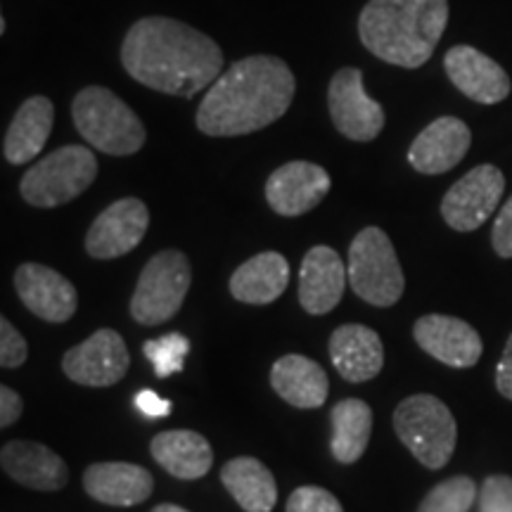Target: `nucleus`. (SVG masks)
I'll return each mask as SVG.
<instances>
[{
  "mask_svg": "<svg viewBox=\"0 0 512 512\" xmlns=\"http://www.w3.org/2000/svg\"><path fill=\"white\" fill-rule=\"evenodd\" d=\"M332 188L328 171L313 162H290L266 181V200L280 216H302L325 200Z\"/></svg>",
  "mask_w": 512,
  "mask_h": 512,
  "instance_id": "nucleus-14",
  "label": "nucleus"
},
{
  "mask_svg": "<svg viewBox=\"0 0 512 512\" xmlns=\"http://www.w3.org/2000/svg\"><path fill=\"white\" fill-rule=\"evenodd\" d=\"M136 408L147 418H166V415L171 413V401L169 399H162V396L152 392V389H143L136 396Z\"/></svg>",
  "mask_w": 512,
  "mask_h": 512,
  "instance_id": "nucleus-35",
  "label": "nucleus"
},
{
  "mask_svg": "<svg viewBox=\"0 0 512 512\" xmlns=\"http://www.w3.org/2000/svg\"><path fill=\"white\" fill-rule=\"evenodd\" d=\"M285 512H344V508L323 486H299L287 498Z\"/></svg>",
  "mask_w": 512,
  "mask_h": 512,
  "instance_id": "nucleus-30",
  "label": "nucleus"
},
{
  "mask_svg": "<svg viewBox=\"0 0 512 512\" xmlns=\"http://www.w3.org/2000/svg\"><path fill=\"white\" fill-rule=\"evenodd\" d=\"M477 496V484L470 477H451L422 498L418 512H470Z\"/></svg>",
  "mask_w": 512,
  "mask_h": 512,
  "instance_id": "nucleus-28",
  "label": "nucleus"
},
{
  "mask_svg": "<svg viewBox=\"0 0 512 512\" xmlns=\"http://www.w3.org/2000/svg\"><path fill=\"white\" fill-rule=\"evenodd\" d=\"M496 387L505 399L512 401V335L508 337V344H505L501 361H498Z\"/></svg>",
  "mask_w": 512,
  "mask_h": 512,
  "instance_id": "nucleus-36",
  "label": "nucleus"
},
{
  "mask_svg": "<svg viewBox=\"0 0 512 512\" xmlns=\"http://www.w3.org/2000/svg\"><path fill=\"white\" fill-rule=\"evenodd\" d=\"M29 356L27 339L22 337L15 325L8 318H0V366L19 368Z\"/></svg>",
  "mask_w": 512,
  "mask_h": 512,
  "instance_id": "nucleus-32",
  "label": "nucleus"
},
{
  "mask_svg": "<svg viewBox=\"0 0 512 512\" xmlns=\"http://www.w3.org/2000/svg\"><path fill=\"white\" fill-rule=\"evenodd\" d=\"M190 351L188 337L181 332H169L159 339H147L143 344V354L152 363L157 377H171L181 373L185 366V356Z\"/></svg>",
  "mask_w": 512,
  "mask_h": 512,
  "instance_id": "nucleus-29",
  "label": "nucleus"
},
{
  "mask_svg": "<svg viewBox=\"0 0 512 512\" xmlns=\"http://www.w3.org/2000/svg\"><path fill=\"white\" fill-rule=\"evenodd\" d=\"M394 430L418 463L430 470H441L456 451V418L446 403L432 394L403 399L394 411Z\"/></svg>",
  "mask_w": 512,
  "mask_h": 512,
  "instance_id": "nucleus-5",
  "label": "nucleus"
},
{
  "mask_svg": "<svg viewBox=\"0 0 512 512\" xmlns=\"http://www.w3.org/2000/svg\"><path fill=\"white\" fill-rule=\"evenodd\" d=\"M150 512H188V510L181 508V505H174V503H162V505H157V508H152Z\"/></svg>",
  "mask_w": 512,
  "mask_h": 512,
  "instance_id": "nucleus-37",
  "label": "nucleus"
},
{
  "mask_svg": "<svg viewBox=\"0 0 512 512\" xmlns=\"http://www.w3.org/2000/svg\"><path fill=\"white\" fill-rule=\"evenodd\" d=\"M330 451L337 463L354 465L363 458L373 432V411L366 401L344 399L332 406Z\"/></svg>",
  "mask_w": 512,
  "mask_h": 512,
  "instance_id": "nucleus-27",
  "label": "nucleus"
},
{
  "mask_svg": "<svg viewBox=\"0 0 512 512\" xmlns=\"http://www.w3.org/2000/svg\"><path fill=\"white\" fill-rule=\"evenodd\" d=\"M83 489L93 501L131 508L145 503L155 491V479L133 463H93L83 472Z\"/></svg>",
  "mask_w": 512,
  "mask_h": 512,
  "instance_id": "nucleus-20",
  "label": "nucleus"
},
{
  "mask_svg": "<svg viewBox=\"0 0 512 512\" xmlns=\"http://www.w3.org/2000/svg\"><path fill=\"white\" fill-rule=\"evenodd\" d=\"M448 24V0H370L358 36L370 55L403 69L430 60Z\"/></svg>",
  "mask_w": 512,
  "mask_h": 512,
  "instance_id": "nucleus-3",
  "label": "nucleus"
},
{
  "mask_svg": "<svg viewBox=\"0 0 512 512\" xmlns=\"http://www.w3.org/2000/svg\"><path fill=\"white\" fill-rule=\"evenodd\" d=\"M150 453L176 479H202L214 465V451L200 432L169 430L150 441Z\"/></svg>",
  "mask_w": 512,
  "mask_h": 512,
  "instance_id": "nucleus-24",
  "label": "nucleus"
},
{
  "mask_svg": "<svg viewBox=\"0 0 512 512\" xmlns=\"http://www.w3.org/2000/svg\"><path fill=\"white\" fill-rule=\"evenodd\" d=\"M271 387L294 408H320L328 399L330 384L325 370L311 358L287 354L273 363Z\"/></svg>",
  "mask_w": 512,
  "mask_h": 512,
  "instance_id": "nucleus-23",
  "label": "nucleus"
},
{
  "mask_svg": "<svg viewBox=\"0 0 512 512\" xmlns=\"http://www.w3.org/2000/svg\"><path fill=\"white\" fill-rule=\"evenodd\" d=\"M330 117L344 138L356 143H370L382 133L384 110L363 86V72L356 67H344L332 76L328 88Z\"/></svg>",
  "mask_w": 512,
  "mask_h": 512,
  "instance_id": "nucleus-10",
  "label": "nucleus"
},
{
  "mask_svg": "<svg viewBox=\"0 0 512 512\" xmlns=\"http://www.w3.org/2000/svg\"><path fill=\"white\" fill-rule=\"evenodd\" d=\"M147 226H150V211L138 197H124L110 204L86 235V252L93 259L110 261L133 252L143 242Z\"/></svg>",
  "mask_w": 512,
  "mask_h": 512,
  "instance_id": "nucleus-12",
  "label": "nucleus"
},
{
  "mask_svg": "<svg viewBox=\"0 0 512 512\" xmlns=\"http://www.w3.org/2000/svg\"><path fill=\"white\" fill-rule=\"evenodd\" d=\"M491 245L503 259H512V197L498 211L494 230H491Z\"/></svg>",
  "mask_w": 512,
  "mask_h": 512,
  "instance_id": "nucleus-33",
  "label": "nucleus"
},
{
  "mask_svg": "<svg viewBox=\"0 0 512 512\" xmlns=\"http://www.w3.org/2000/svg\"><path fill=\"white\" fill-rule=\"evenodd\" d=\"M72 119L81 138L105 155H136L145 145L143 121L110 88L88 86L76 93Z\"/></svg>",
  "mask_w": 512,
  "mask_h": 512,
  "instance_id": "nucleus-4",
  "label": "nucleus"
},
{
  "mask_svg": "<svg viewBox=\"0 0 512 512\" xmlns=\"http://www.w3.org/2000/svg\"><path fill=\"white\" fill-rule=\"evenodd\" d=\"M53 119L55 107L46 95H34V98L24 100L15 119L10 121L8 133H5L3 157L15 166L29 164L31 159H36L48 143Z\"/></svg>",
  "mask_w": 512,
  "mask_h": 512,
  "instance_id": "nucleus-22",
  "label": "nucleus"
},
{
  "mask_svg": "<svg viewBox=\"0 0 512 512\" xmlns=\"http://www.w3.org/2000/svg\"><path fill=\"white\" fill-rule=\"evenodd\" d=\"M290 285V264L283 254L261 252L245 261L230 278V294L242 304L266 306Z\"/></svg>",
  "mask_w": 512,
  "mask_h": 512,
  "instance_id": "nucleus-25",
  "label": "nucleus"
},
{
  "mask_svg": "<svg viewBox=\"0 0 512 512\" xmlns=\"http://www.w3.org/2000/svg\"><path fill=\"white\" fill-rule=\"evenodd\" d=\"M98 176V159L83 145H67L38 159L22 176L19 190L31 207L55 209L76 200Z\"/></svg>",
  "mask_w": 512,
  "mask_h": 512,
  "instance_id": "nucleus-6",
  "label": "nucleus"
},
{
  "mask_svg": "<svg viewBox=\"0 0 512 512\" xmlns=\"http://www.w3.org/2000/svg\"><path fill=\"white\" fill-rule=\"evenodd\" d=\"M24 411V401L15 389H10L8 384L0 387V427L8 430V427L15 425L19 420V415Z\"/></svg>",
  "mask_w": 512,
  "mask_h": 512,
  "instance_id": "nucleus-34",
  "label": "nucleus"
},
{
  "mask_svg": "<svg viewBox=\"0 0 512 512\" xmlns=\"http://www.w3.org/2000/svg\"><path fill=\"white\" fill-rule=\"evenodd\" d=\"M221 482L245 512H271L278 503L273 472L252 456L228 460L221 470Z\"/></svg>",
  "mask_w": 512,
  "mask_h": 512,
  "instance_id": "nucleus-26",
  "label": "nucleus"
},
{
  "mask_svg": "<svg viewBox=\"0 0 512 512\" xmlns=\"http://www.w3.org/2000/svg\"><path fill=\"white\" fill-rule=\"evenodd\" d=\"M121 64L138 83L192 98L223 74V53L202 31L171 17H143L128 29Z\"/></svg>",
  "mask_w": 512,
  "mask_h": 512,
  "instance_id": "nucleus-1",
  "label": "nucleus"
},
{
  "mask_svg": "<svg viewBox=\"0 0 512 512\" xmlns=\"http://www.w3.org/2000/svg\"><path fill=\"white\" fill-rule=\"evenodd\" d=\"M0 465L12 482L34 491H60L69 482L67 463L53 448L36 441H10L0 451Z\"/></svg>",
  "mask_w": 512,
  "mask_h": 512,
  "instance_id": "nucleus-19",
  "label": "nucleus"
},
{
  "mask_svg": "<svg viewBox=\"0 0 512 512\" xmlns=\"http://www.w3.org/2000/svg\"><path fill=\"white\" fill-rule=\"evenodd\" d=\"M15 290L22 304L48 323H67L79 309L76 287L43 264H22L15 273Z\"/></svg>",
  "mask_w": 512,
  "mask_h": 512,
  "instance_id": "nucleus-15",
  "label": "nucleus"
},
{
  "mask_svg": "<svg viewBox=\"0 0 512 512\" xmlns=\"http://www.w3.org/2000/svg\"><path fill=\"white\" fill-rule=\"evenodd\" d=\"M347 283V266L335 249L325 245L311 247L299 268V304L311 316H325L342 302Z\"/></svg>",
  "mask_w": 512,
  "mask_h": 512,
  "instance_id": "nucleus-17",
  "label": "nucleus"
},
{
  "mask_svg": "<svg viewBox=\"0 0 512 512\" xmlns=\"http://www.w3.org/2000/svg\"><path fill=\"white\" fill-rule=\"evenodd\" d=\"M413 337L422 351L451 368H472L482 358V337L465 320L453 316H430L418 318L413 325Z\"/></svg>",
  "mask_w": 512,
  "mask_h": 512,
  "instance_id": "nucleus-13",
  "label": "nucleus"
},
{
  "mask_svg": "<svg viewBox=\"0 0 512 512\" xmlns=\"http://www.w3.org/2000/svg\"><path fill=\"white\" fill-rule=\"evenodd\" d=\"M330 358L347 382H368L380 375L384 366L382 339L368 325H342L330 337Z\"/></svg>",
  "mask_w": 512,
  "mask_h": 512,
  "instance_id": "nucleus-21",
  "label": "nucleus"
},
{
  "mask_svg": "<svg viewBox=\"0 0 512 512\" xmlns=\"http://www.w3.org/2000/svg\"><path fill=\"white\" fill-rule=\"evenodd\" d=\"M192 283L188 256L164 249L147 261L131 297V316L140 325L166 323L181 311Z\"/></svg>",
  "mask_w": 512,
  "mask_h": 512,
  "instance_id": "nucleus-8",
  "label": "nucleus"
},
{
  "mask_svg": "<svg viewBox=\"0 0 512 512\" xmlns=\"http://www.w3.org/2000/svg\"><path fill=\"white\" fill-rule=\"evenodd\" d=\"M128 366L131 354L124 337L110 328L93 332L86 342L76 344L62 358L64 375L83 387H112L124 380Z\"/></svg>",
  "mask_w": 512,
  "mask_h": 512,
  "instance_id": "nucleus-11",
  "label": "nucleus"
},
{
  "mask_svg": "<svg viewBox=\"0 0 512 512\" xmlns=\"http://www.w3.org/2000/svg\"><path fill=\"white\" fill-rule=\"evenodd\" d=\"M479 512H512V477L491 475L477 496Z\"/></svg>",
  "mask_w": 512,
  "mask_h": 512,
  "instance_id": "nucleus-31",
  "label": "nucleus"
},
{
  "mask_svg": "<svg viewBox=\"0 0 512 512\" xmlns=\"http://www.w3.org/2000/svg\"><path fill=\"white\" fill-rule=\"evenodd\" d=\"M448 79L479 105H498L510 95V76L496 60L472 46H453L444 57Z\"/></svg>",
  "mask_w": 512,
  "mask_h": 512,
  "instance_id": "nucleus-16",
  "label": "nucleus"
},
{
  "mask_svg": "<svg viewBox=\"0 0 512 512\" xmlns=\"http://www.w3.org/2000/svg\"><path fill=\"white\" fill-rule=\"evenodd\" d=\"M349 285L363 302L373 306H394L406 290V278L399 256L382 228L368 226L351 240Z\"/></svg>",
  "mask_w": 512,
  "mask_h": 512,
  "instance_id": "nucleus-7",
  "label": "nucleus"
},
{
  "mask_svg": "<svg viewBox=\"0 0 512 512\" xmlns=\"http://www.w3.org/2000/svg\"><path fill=\"white\" fill-rule=\"evenodd\" d=\"M470 143L472 133L465 121L458 117H439L413 140L411 150H408V162L420 174H446L463 162Z\"/></svg>",
  "mask_w": 512,
  "mask_h": 512,
  "instance_id": "nucleus-18",
  "label": "nucleus"
},
{
  "mask_svg": "<svg viewBox=\"0 0 512 512\" xmlns=\"http://www.w3.org/2000/svg\"><path fill=\"white\" fill-rule=\"evenodd\" d=\"M505 192V176L494 164L475 166L453 183L441 200V216L458 233H472L489 221Z\"/></svg>",
  "mask_w": 512,
  "mask_h": 512,
  "instance_id": "nucleus-9",
  "label": "nucleus"
},
{
  "mask_svg": "<svg viewBox=\"0 0 512 512\" xmlns=\"http://www.w3.org/2000/svg\"><path fill=\"white\" fill-rule=\"evenodd\" d=\"M294 91L297 81L280 57H245L211 83L195 114L197 128L211 138L261 131L290 110Z\"/></svg>",
  "mask_w": 512,
  "mask_h": 512,
  "instance_id": "nucleus-2",
  "label": "nucleus"
}]
</instances>
